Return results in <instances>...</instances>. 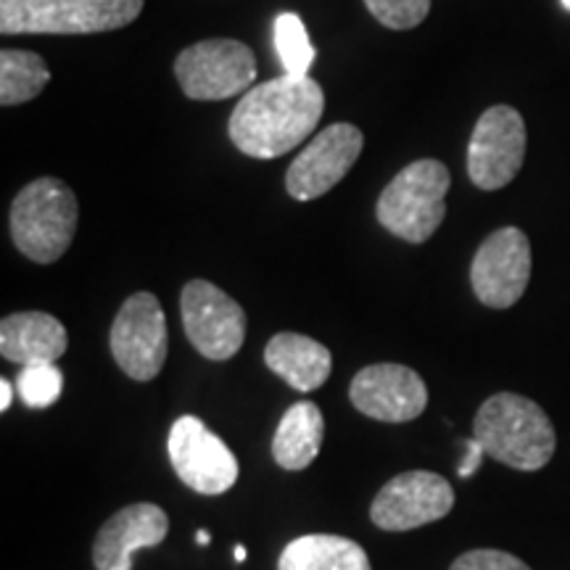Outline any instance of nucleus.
<instances>
[{"label":"nucleus","mask_w":570,"mask_h":570,"mask_svg":"<svg viewBox=\"0 0 570 570\" xmlns=\"http://www.w3.org/2000/svg\"><path fill=\"white\" fill-rule=\"evenodd\" d=\"M325 92L320 82L283 75L246 90L230 114L233 146L254 159H277L294 151L320 125Z\"/></svg>","instance_id":"1"},{"label":"nucleus","mask_w":570,"mask_h":570,"mask_svg":"<svg viewBox=\"0 0 570 570\" xmlns=\"http://www.w3.org/2000/svg\"><path fill=\"white\" fill-rule=\"evenodd\" d=\"M473 433L489 458L523 473L544 468L558 446L554 425L547 412L531 399L510 391L489 396L481 404Z\"/></svg>","instance_id":"2"},{"label":"nucleus","mask_w":570,"mask_h":570,"mask_svg":"<svg viewBox=\"0 0 570 570\" xmlns=\"http://www.w3.org/2000/svg\"><path fill=\"white\" fill-rule=\"evenodd\" d=\"M77 196L59 177H40L11 204V238L27 259L53 265L69 252L77 230Z\"/></svg>","instance_id":"3"},{"label":"nucleus","mask_w":570,"mask_h":570,"mask_svg":"<svg viewBox=\"0 0 570 570\" xmlns=\"http://www.w3.org/2000/svg\"><path fill=\"white\" fill-rule=\"evenodd\" d=\"M452 177L436 159H417L383 188L377 198V223L407 244H425L446 217Z\"/></svg>","instance_id":"4"},{"label":"nucleus","mask_w":570,"mask_h":570,"mask_svg":"<svg viewBox=\"0 0 570 570\" xmlns=\"http://www.w3.org/2000/svg\"><path fill=\"white\" fill-rule=\"evenodd\" d=\"M142 0H0L3 35H96L122 30Z\"/></svg>","instance_id":"5"},{"label":"nucleus","mask_w":570,"mask_h":570,"mask_svg":"<svg viewBox=\"0 0 570 570\" xmlns=\"http://www.w3.org/2000/svg\"><path fill=\"white\" fill-rule=\"evenodd\" d=\"M175 77L194 101H225L256 80V56L240 40H202L177 56Z\"/></svg>","instance_id":"6"},{"label":"nucleus","mask_w":570,"mask_h":570,"mask_svg":"<svg viewBox=\"0 0 570 570\" xmlns=\"http://www.w3.org/2000/svg\"><path fill=\"white\" fill-rule=\"evenodd\" d=\"M185 336L202 356L227 362L246 341V312L209 281H190L180 296Z\"/></svg>","instance_id":"7"},{"label":"nucleus","mask_w":570,"mask_h":570,"mask_svg":"<svg viewBox=\"0 0 570 570\" xmlns=\"http://www.w3.org/2000/svg\"><path fill=\"white\" fill-rule=\"evenodd\" d=\"M111 354L125 375L148 383L167 362V317L159 298L148 291L132 294L111 325Z\"/></svg>","instance_id":"8"},{"label":"nucleus","mask_w":570,"mask_h":570,"mask_svg":"<svg viewBox=\"0 0 570 570\" xmlns=\"http://www.w3.org/2000/svg\"><path fill=\"white\" fill-rule=\"evenodd\" d=\"M525 159V122L512 106L481 114L468 146V175L475 188L499 190L515 180Z\"/></svg>","instance_id":"9"},{"label":"nucleus","mask_w":570,"mask_h":570,"mask_svg":"<svg viewBox=\"0 0 570 570\" xmlns=\"http://www.w3.org/2000/svg\"><path fill=\"white\" fill-rule=\"evenodd\" d=\"M169 462L177 479L198 494H225L238 481V460L219 436L194 415L177 417L167 439Z\"/></svg>","instance_id":"10"},{"label":"nucleus","mask_w":570,"mask_h":570,"mask_svg":"<svg viewBox=\"0 0 570 570\" xmlns=\"http://www.w3.org/2000/svg\"><path fill=\"white\" fill-rule=\"evenodd\" d=\"M531 281V244L518 227H502L483 240L473 256L470 283L481 304L510 309L520 302Z\"/></svg>","instance_id":"11"},{"label":"nucleus","mask_w":570,"mask_h":570,"mask_svg":"<svg viewBox=\"0 0 570 570\" xmlns=\"http://www.w3.org/2000/svg\"><path fill=\"white\" fill-rule=\"evenodd\" d=\"M454 508V489L444 475L431 470H410L377 491L370 518L383 531H412L436 523Z\"/></svg>","instance_id":"12"},{"label":"nucleus","mask_w":570,"mask_h":570,"mask_svg":"<svg viewBox=\"0 0 570 570\" xmlns=\"http://www.w3.org/2000/svg\"><path fill=\"white\" fill-rule=\"evenodd\" d=\"M362 146H365V135L360 127L348 122L331 125L291 164L288 175H285V190L296 202H312V198L325 196L348 175V169L360 159Z\"/></svg>","instance_id":"13"},{"label":"nucleus","mask_w":570,"mask_h":570,"mask_svg":"<svg viewBox=\"0 0 570 570\" xmlns=\"http://www.w3.org/2000/svg\"><path fill=\"white\" fill-rule=\"evenodd\" d=\"M348 399L362 415L381 423H410L425 412L428 389L412 367L381 362L354 375Z\"/></svg>","instance_id":"14"},{"label":"nucleus","mask_w":570,"mask_h":570,"mask_svg":"<svg viewBox=\"0 0 570 570\" xmlns=\"http://www.w3.org/2000/svg\"><path fill=\"white\" fill-rule=\"evenodd\" d=\"M169 518L159 504H127L111 515L98 531L92 544L96 570H132V554L146 547H156L167 539Z\"/></svg>","instance_id":"15"},{"label":"nucleus","mask_w":570,"mask_h":570,"mask_svg":"<svg viewBox=\"0 0 570 570\" xmlns=\"http://www.w3.org/2000/svg\"><path fill=\"white\" fill-rule=\"evenodd\" d=\"M67 346V327L46 312H17L0 323V354L17 365H56Z\"/></svg>","instance_id":"16"},{"label":"nucleus","mask_w":570,"mask_h":570,"mask_svg":"<svg viewBox=\"0 0 570 570\" xmlns=\"http://www.w3.org/2000/svg\"><path fill=\"white\" fill-rule=\"evenodd\" d=\"M265 365L281 375L291 389L315 391L333 370V356L320 341L302 333H277L265 348Z\"/></svg>","instance_id":"17"},{"label":"nucleus","mask_w":570,"mask_h":570,"mask_svg":"<svg viewBox=\"0 0 570 570\" xmlns=\"http://www.w3.org/2000/svg\"><path fill=\"white\" fill-rule=\"evenodd\" d=\"M325 436L323 410L315 402H296L285 410L273 439V458L283 470H304L317 460Z\"/></svg>","instance_id":"18"},{"label":"nucleus","mask_w":570,"mask_h":570,"mask_svg":"<svg viewBox=\"0 0 570 570\" xmlns=\"http://www.w3.org/2000/svg\"><path fill=\"white\" fill-rule=\"evenodd\" d=\"M277 570H373L365 550L346 537L306 533L285 547Z\"/></svg>","instance_id":"19"},{"label":"nucleus","mask_w":570,"mask_h":570,"mask_svg":"<svg viewBox=\"0 0 570 570\" xmlns=\"http://www.w3.org/2000/svg\"><path fill=\"white\" fill-rule=\"evenodd\" d=\"M51 82V71L40 53L6 48L0 53V104L19 106L38 98Z\"/></svg>","instance_id":"20"},{"label":"nucleus","mask_w":570,"mask_h":570,"mask_svg":"<svg viewBox=\"0 0 570 570\" xmlns=\"http://www.w3.org/2000/svg\"><path fill=\"white\" fill-rule=\"evenodd\" d=\"M275 48L281 56L283 75L306 77L312 63H315V48H312L309 35H306L304 21L296 13H281L275 19Z\"/></svg>","instance_id":"21"},{"label":"nucleus","mask_w":570,"mask_h":570,"mask_svg":"<svg viewBox=\"0 0 570 570\" xmlns=\"http://www.w3.org/2000/svg\"><path fill=\"white\" fill-rule=\"evenodd\" d=\"M63 375L56 365H30L17 377V391L24 399L27 407L46 410L61 396Z\"/></svg>","instance_id":"22"},{"label":"nucleus","mask_w":570,"mask_h":570,"mask_svg":"<svg viewBox=\"0 0 570 570\" xmlns=\"http://www.w3.org/2000/svg\"><path fill=\"white\" fill-rule=\"evenodd\" d=\"M365 6L389 30H412L431 11V0H365Z\"/></svg>","instance_id":"23"},{"label":"nucleus","mask_w":570,"mask_h":570,"mask_svg":"<svg viewBox=\"0 0 570 570\" xmlns=\"http://www.w3.org/2000/svg\"><path fill=\"white\" fill-rule=\"evenodd\" d=\"M449 570H531L515 554L502 550H470L460 554Z\"/></svg>","instance_id":"24"},{"label":"nucleus","mask_w":570,"mask_h":570,"mask_svg":"<svg viewBox=\"0 0 570 570\" xmlns=\"http://www.w3.org/2000/svg\"><path fill=\"white\" fill-rule=\"evenodd\" d=\"M483 454H487V449H483V444H481L479 439L473 436L470 441H465V460H462L460 468H458L460 479H470V475L479 473Z\"/></svg>","instance_id":"25"},{"label":"nucleus","mask_w":570,"mask_h":570,"mask_svg":"<svg viewBox=\"0 0 570 570\" xmlns=\"http://www.w3.org/2000/svg\"><path fill=\"white\" fill-rule=\"evenodd\" d=\"M11 402H13V389H11V381H0V410L9 412L11 410Z\"/></svg>","instance_id":"26"},{"label":"nucleus","mask_w":570,"mask_h":570,"mask_svg":"<svg viewBox=\"0 0 570 570\" xmlns=\"http://www.w3.org/2000/svg\"><path fill=\"white\" fill-rule=\"evenodd\" d=\"M246 558H248L246 547H244V544H238V547H235V562H244Z\"/></svg>","instance_id":"27"},{"label":"nucleus","mask_w":570,"mask_h":570,"mask_svg":"<svg viewBox=\"0 0 570 570\" xmlns=\"http://www.w3.org/2000/svg\"><path fill=\"white\" fill-rule=\"evenodd\" d=\"M196 541H198V544H209V541H212V537H209V533H206V531H198L196 533Z\"/></svg>","instance_id":"28"},{"label":"nucleus","mask_w":570,"mask_h":570,"mask_svg":"<svg viewBox=\"0 0 570 570\" xmlns=\"http://www.w3.org/2000/svg\"><path fill=\"white\" fill-rule=\"evenodd\" d=\"M560 3H562V9L570 11V0H560Z\"/></svg>","instance_id":"29"}]
</instances>
